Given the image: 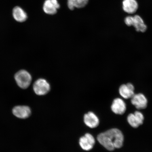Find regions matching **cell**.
Listing matches in <instances>:
<instances>
[{
    "mask_svg": "<svg viewBox=\"0 0 152 152\" xmlns=\"http://www.w3.org/2000/svg\"><path fill=\"white\" fill-rule=\"evenodd\" d=\"M95 143V140L92 134L87 133L79 140V144L83 150L89 151L92 149Z\"/></svg>",
    "mask_w": 152,
    "mask_h": 152,
    "instance_id": "5b68a950",
    "label": "cell"
},
{
    "mask_svg": "<svg viewBox=\"0 0 152 152\" xmlns=\"http://www.w3.org/2000/svg\"><path fill=\"white\" fill-rule=\"evenodd\" d=\"M111 109L114 113L117 115H122L126 111V104L121 99L116 98L113 100L111 106Z\"/></svg>",
    "mask_w": 152,
    "mask_h": 152,
    "instance_id": "30bf717a",
    "label": "cell"
},
{
    "mask_svg": "<svg viewBox=\"0 0 152 152\" xmlns=\"http://www.w3.org/2000/svg\"><path fill=\"white\" fill-rule=\"evenodd\" d=\"M124 22L127 26H134L138 32L144 33L147 30V26L141 17L139 15L127 16L125 19Z\"/></svg>",
    "mask_w": 152,
    "mask_h": 152,
    "instance_id": "7a4b0ae2",
    "label": "cell"
},
{
    "mask_svg": "<svg viewBox=\"0 0 152 152\" xmlns=\"http://www.w3.org/2000/svg\"><path fill=\"white\" fill-rule=\"evenodd\" d=\"M134 87L132 83H128L123 84L120 87L119 92L120 94L125 99L132 98L134 94Z\"/></svg>",
    "mask_w": 152,
    "mask_h": 152,
    "instance_id": "9c48e42d",
    "label": "cell"
},
{
    "mask_svg": "<svg viewBox=\"0 0 152 152\" xmlns=\"http://www.w3.org/2000/svg\"><path fill=\"white\" fill-rule=\"evenodd\" d=\"M144 120L143 115L140 112L136 111L134 114H129L127 120L131 126L134 128H137L142 124Z\"/></svg>",
    "mask_w": 152,
    "mask_h": 152,
    "instance_id": "8992f818",
    "label": "cell"
},
{
    "mask_svg": "<svg viewBox=\"0 0 152 152\" xmlns=\"http://www.w3.org/2000/svg\"><path fill=\"white\" fill-rule=\"evenodd\" d=\"M12 113L19 118L26 119L31 115V110L27 106H15L13 109Z\"/></svg>",
    "mask_w": 152,
    "mask_h": 152,
    "instance_id": "ba28073f",
    "label": "cell"
},
{
    "mask_svg": "<svg viewBox=\"0 0 152 152\" xmlns=\"http://www.w3.org/2000/svg\"><path fill=\"white\" fill-rule=\"evenodd\" d=\"M99 143L109 151H113L115 148L122 147L124 137L122 132L115 128L110 129L101 133L97 137Z\"/></svg>",
    "mask_w": 152,
    "mask_h": 152,
    "instance_id": "6da1fadb",
    "label": "cell"
},
{
    "mask_svg": "<svg viewBox=\"0 0 152 152\" xmlns=\"http://www.w3.org/2000/svg\"><path fill=\"white\" fill-rule=\"evenodd\" d=\"M131 102L137 109H144L147 107V99L142 94H134L132 98Z\"/></svg>",
    "mask_w": 152,
    "mask_h": 152,
    "instance_id": "52a82bcc",
    "label": "cell"
},
{
    "mask_svg": "<svg viewBox=\"0 0 152 152\" xmlns=\"http://www.w3.org/2000/svg\"><path fill=\"white\" fill-rule=\"evenodd\" d=\"M122 7L125 12L129 14H133L137 11L138 5L136 0H123Z\"/></svg>",
    "mask_w": 152,
    "mask_h": 152,
    "instance_id": "4fadbf2b",
    "label": "cell"
},
{
    "mask_svg": "<svg viewBox=\"0 0 152 152\" xmlns=\"http://www.w3.org/2000/svg\"><path fill=\"white\" fill-rule=\"evenodd\" d=\"M59 7L60 5L57 0H46L44 4L43 9L48 14L54 15Z\"/></svg>",
    "mask_w": 152,
    "mask_h": 152,
    "instance_id": "8fae6325",
    "label": "cell"
},
{
    "mask_svg": "<svg viewBox=\"0 0 152 152\" xmlns=\"http://www.w3.org/2000/svg\"><path fill=\"white\" fill-rule=\"evenodd\" d=\"M84 121L87 126L91 128H96L99 124V121L98 117L92 112H89L85 114L84 116Z\"/></svg>",
    "mask_w": 152,
    "mask_h": 152,
    "instance_id": "7c38bea8",
    "label": "cell"
},
{
    "mask_svg": "<svg viewBox=\"0 0 152 152\" xmlns=\"http://www.w3.org/2000/svg\"><path fill=\"white\" fill-rule=\"evenodd\" d=\"M16 82L19 87L26 89L31 83L32 77L31 75L25 70H21L16 73L15 76Z\"/></svg>",
    "mask_w": 152,
    "mask_h": 152,
    "instance_id": "3957f363",
    "label": "cell"
},
{
    "mask_svg": "<svg viewBox=\"0 0 152 152\" xmlns=\"http://www.w3.org/2000/svg\"><path fill=\"white\" fill-rule=\"evenodd\" d=\"M33 90L36 94L43 96L48 94L50 90L49 83L43 79H39L35 82L33 85Z\"/></svg>",
    "mask_w": 152,
    "mask_h": 152,
    "instance_id": "277c9868",
    "label": "cell"
},
{
    "mask_svg": "<svg viewBox=\"0 0 152 152\" xmlns=\"http://www.w3.org/2000/svg\"><path fill=\"white\" fill-rule=\"evenodd\" d=\"M88 0H68V6L71 10L75 8L84 7L88 3Z\"/></svg>",
    "mask_w": 152,
    "mask_h": 152,
    "instance_id": "9a60e30c",
    "label": "cell"
},
{
    "mask_svg": "<svg viewBox=\"0 0 152 152\" xmlns=\"http://www.w3.org/2000/svg\"><path fill=\"white\" fill-rule=\"evenodd\" d=\"M13 17L17 21L20 22H24L27 18V15L20 7H17L13 9Z\"/></svg>",
    "mask_w": 152,
    "mask_h": 152,
    "instance_id": "5bb4252c",
    "label": "cell"
}]
</instances>
